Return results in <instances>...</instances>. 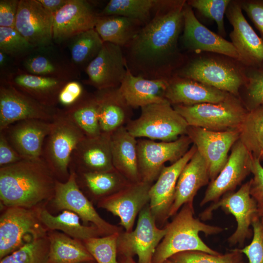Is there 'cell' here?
Wrapping results in <instances>:
<instances>
[{"label":"cell","mask_w":263,"mask_h":263,"mask_svg":"<svg viewBox=\"0 0 263 263\" xmlns=\"http://www.w3.org/2000/svg\"><path fill=\"white\" fill-rule=\"evenodd\" d=\"M253 156L239 139L231 149L227 161L216 178L210 181L200 206L217 201L224 195L234 191L251 173Z\"/></svg>","instance_id":"obj_15"},{"label":"cell","mask_w":263,"mask_h":263,"mask_svg":"<svg viewBox=\"0 0 263 263\" xmlns=\"http://www.w3.org/2000/svg\"><path fill=\"white\" fill-rule=\"evenodd\" d=\"M39 216L47 230H60L66 235L82 241L103 236L95 225L82 224L80 217L70 210H63L58 215L55 216L47 209L40 207Z\"/></svg>","instance_id":"obj_31"},{"label":"cell","mask_w":263,"mask_h":263,"mask_svg":"<svg viewBox=\"0 0 263 263\" xmlns=\"http://www.w3.org/2000/svg\"><path fill=\"white\" fill-rule=\"evenodd\" d=\"M168 84V79H150L135 75L128 67L119 88L127 103L133 109L167 100Z\"/></svg>","instance_id":"obj_27"},{"label":"cell","mask_w":263,"mask_h":263,"mask_svg":"<svg viewBox=\"0 0 263 263\" xmlns=\"http://www.w3.org/2000/svg\"><path fill=\"white\" fill-rule=\"evenodd\" d=\"M239 140L253 158L263 154V105L249 110L240 128Z\"/></svg>","instance_id":"obj_35"},{"label":"cell","mask_w":263,"mask_h":263,"mask_svg":"<svg viewBox=\"0 0 263 263\" xmlns=\"http://www.w3.org/2000/svg\"><path fill=\"white\" fill-rule=\"evenodd\" d=\"M94 261L90 262H87V263H93Z\"/></svg>","instance_id":"obj_59"},{"label":"cell","mask_w":263,"mask_h":263,"mask_svg":"<svg viewBox=\"0 0 263 263\" xmlns=\"http://www.w3.org/2000/svg\"><path fill=\"white\" fill-rule=\"evenodd\" d=\"M261 160H263V155L262 156L261 158Z\"/></svg>","instance_id":"obj_58"},{"label":"cell","mask_w":263,"mask_h":263,"mask_svg":"<svg viewBox=\"0 0 263 263\" xmlns=\"http://www.w3.org/2000/svg\"><path fill=\"white\" fill-rule=\"evenodd\" d=\"M69 0H38L48 11L53 15L66 4Z\"/></svg>","instance_id":"obj_52"},{"label":"cell","mask_w":263,"mask_h":263,"mask_svg":"<svg viewBox=\"0 0 263 263\" xmlns=\"http://www.w3.org/2000/svg\"><path fill=\"white\" fill-rule=\"evenodd\" d=\"M185 0H159L153 17L126 46L131 72L150 79L171 77L182 61L178 40L184 27Z\"/></svg>","instance_id":"obj_1"},{"label":"cell","mask_w":263,"mask_h":263,"mask_svg":"<svg viewBox=\"0 0 263 263\" xmlns=\"http://www.w3.org/2000/svg\"><path fill=\"white\" fill-rule=\"evenodd\" d=\"M53 19L38 0H20L15 28L34 47H44L53 39Z\"/></svg>","instance_id":"obj_19"},{"label":"cell","mask_w":263,"mask_h":263,"mask_svg":"<svg viewBox=\"0 0 263 263\" xmlns=\"http://www.w3.org/2000/svg\"><path fill=\"white\" fill-rule=\"evenodd\" d=\"M52 121L27 119L17 122L3 132L12 147L24 159L41 157L44 143Z\"/></svg>","instance_id":"obj_24"},{"label":"cell","mask_w":263,"mask_h":263,"mask_svg":"<svg viewBox=\"0 0 263 263\" xmlns=\"http://www.w3.org/2000/svg\"><path fill=\"white\" fill-rule=\"evenodd\" d=\"M14 83L19 90L40 103L53 107L64 82L52 76L22 74L17 76Z\"/></svg>","instance_id":"obj_32"},{"label":"cell","mask_w":263,"mask_h":263,"mask_svg":"<svg viewBox=\"0 0 263 263\" xmlns=\"http://www.w3.org/2000/svg\"><path fill=\"white\" fill-rule=\"evenodd\" d=\"M41 158L23 159L0 167V199L5 207L39 208L53 199L56 181Z\"/></svg>","instance_id":"obj_2"},{"label":"cell","mask_w":263,"mask_h":263,"mask_svg":"<svg viewBox=\"0 0 263 263\" xmlns=\"http://www.w3.org/2000/svg\"><path fill=\"white\" fill-rule=\"evenodd\" d=\"M137 140L125 126L111 134V147L114 168L130 183L141 181L137 156Z\"/></svg>","instance_id":"obj_29"},{"label":"cell","mask_w":263,"mask_h":263,"mask_svg":"<svg viewBox=\"0 0 263 263\" xmlns=\"http://www.w3.org/2000/svg\"><path fill=\"white\" fill-rule=\"evenodd\" d=\"M120 233L91 238L82 242L97 263H118L116 254Z\"/></svg>","instance_id":"obj_40"},{"label":"cell","mask_w":263,"mask_h":263,"mask_svg":"<svg viewBox=\"0 0 263 263\" xmlns=\"http://www.w3.org/2000/svg\"><path fill=\"white\" fill-rule=\"evenodd\" d=\"M250 180L242 185L237 191L225 194L217 201L212 203L200 214L201 219L207 220L211 218L214 210L221 208L226 214L234 216L237 228L228 239L230 245L238 244L242 245L253 235V230L250 226L258 214L256 203L250 194Z\"/></svg>","instance_id":"obj_9"},{"label":"cell","mask_w":263,"mask_h":263,"mask_svg":"<svg viewBox=\"0 0 263 263\" xmlns=\"http://www.w3.org/2000/svg\"><path fill=\"white\" fill-rule=\"evenodd\" d=\"M259 68L263 70V62Z\"/></svg>","instance_id":"obj_57"},{"label":"cell","mask_w":263,"mask_h":263,"mask_svg":"<svg viewBox=\"0 0 263 263\" xmlns=\"http://www.w3.org/2000/svg\"><path fill=\"white\" fill-rule=\"evenodd\" d=\"M59 110L44 105L11 84L0 88V132L20 121H52Z\"/></svg>","instance_id":"obj_12"},{"label":"cell","mask_w":263,"mask_h":263,"mask_svg":"<svg viewBox=\"0 0 263 263\" xmlns=\"http://www.w3.org/2000/svg\"><path fill=\"white\" fill-rule=\"evenodd\" d=\"M246 70L237 60L201 56L190 60L175 75L209 85L241 99L240 90L246 81Z\"/></svg>","instance_id":"obj_4"},{"label":"cell","mask_w":263,"mask_h":263,"mask_svg":"<svg viewBox=\"0 0 263 263\" xmlns=\"http://www.w3.org/2000/svg\"><path fill=\"white\" fill-rule=\"evenodd\" d=\"M165 227L166 234L155 250L151 263H163L173 255L188 251L220 254L208 246L199 234L201 232L206 236L217 234L223 228L206 224L195 218L193 203L184 204Z\"/></svg>","instance_id":"obj_3"},{"label":"cell","mask_w":263,"mask_h":263,"mask_svg":"<svg viewBox=\"0 0 263 263\" xmlns=\"http://www.w3.org/2000/svg\"><path fill=\"white\" fill-rule=\"evenodd\" d=\"M141 25L137 20L122 16L98 17L94 29L104 42L122 47L133 39Z\"/></svg>","instance_id":"obj_33"},{"label":"cell","mask_w":263,"mask_h":263,"mask_svg":"<svg viewBox=\"0 0 263 263\" xmlns=\"http://www.w3.org/2000/svg\"><path fill=\"white\" fill-rule=\"evenodd\" d=\"M75 174L80 176L82 183L87 189L100 199L120 190L131 183L115 169L105 172Z\"/></svg>","instance_id":"obj_34"},{"label":"cell","mask_w":263,"mask_h":263,"mask_svg":"<svg viewBox=\"0 0 263 263\" xmlns=\"http://www.w3.org/2000/svg\"><path fill=\"white\" fill-rule=\"evenodd\" d=\"M156 222L148 204L139 213L135 229L119 233L117 251L125 257L137 255L138 263H151L155 250L166 233V227L158 228Z\"/></svg>","instance_id":"obj_11"},{"label":"cell","mask_w":263,"mask_h":263,"mask_svg":"<svg viewBox=\"0 0 263 263\" xmlns=\"http://www.w3.org/2000/svg\"><path fill=\"white\" fill-rule=\"evenodd\" d=\"M64 112L85 136L94 137L101 133L98 121V105L94 95Z\"/></svg>","instance_id":"obj_37"},{"label":"cell","mask_w":263,"mask_h":263,"mask_svg":"<svg viewBox=\"0 0 263 263\" xmlns=\"http://www.w3.org/2000/svg\"><path fill=\"white\" fill-rule=\"evenodd\" d=\"M261 218V222H262V227H263V217L260 218Z\"/></svg>","instance_id":"obj_56"},{"label":"cell","mask_w":263,"mask_h":263,"mask_svg":"<svg viewBox=\"0 0 263 263\" xmlns=\"http://www.w3.org/2000/svg\"><path fill=\"white\" fill-rule=\"evenodd\" d=\"M152 185L143 181L131 183L120 190L100 199L98 207L118 217L119 224L125 231H131L137 214L150 202L149 191Z\"/></svg>","instance_id":"obj_17"},{"label":"cell","mask_w":263,"mask_h":263,"mask_svg":"<svg viewBox=\"0 0 263 263\" xmlns=\"http://www.w3.org/2000/svg\"><path fill=\"white\" fill-rule=\"evenodd\" d=\"M35 48L15 28L0 27V50L4 53L15 55Z\"/></svg>","instance_id":"obj_44"},{"label":"cell","mask_w":263,"mask_h":263,"mask_svg":"<svg viewBox=\"0 0 263 263\" xmlns=\"http://www.w3.org/2000/svg\"><path fill=\"white\" fill-rule=\"evenodd\" d=\"M239 263H243V262H242L241 261V262H239Z\"/></svg>","instance_id":"obj_60"},{"label":"cell","mask_w":263,"mask_h":263,"mask_svg":"<svg viewBox=\"0 0 263 263\" xmlns=\"http://www.w3.org/2000/svg\"><path fill=\"white\" fill-rule=\"evenodd\" d=\"M196 150V147L193 144L182 158L169 166H164L156 181L151 185L149 205L156 221L164 222L169 217L179 175Z\"/></svg>","instance_id":"obj_22"},{"label":"cell","mask_w":263,"mask_h":263,"mask_svg":"<svg viewBox=\"0 0 263 263\" xmlns=\"http://www.w3.org/2000/svg\"><path fill=\"white\" fill-rule=\"evenodd\" d=\"M253 239L250 244L240 249L247 257L249 263H263V229L261 218L256 217L253 220Z\"/></svg>","instance_id":"obj_45"},{"label":"cell","mask_w":263,"mask_h":263,"mask_svg":"<svg viewBox=\"0 0 263 263\" xmlns=\"http://www.w3.org/2000/svg\"><path fill=\"white\" fill-rule=\"evenodd\" d=\"M24 159L10 145L4 133L0 132V167Z\"/></svg>","instance_id":"obj_51"},{"label":"cell","mask_w":263,"mask_h":263,"mask_svg":"<svg viewBox=\"0 0 263 263\" xmlns=\"http://www.w3.org/2000/svg\"><path fill=\"white\" fill-rule=\"evenodd\" d=\"M186 135L207 161L210 182L225 165L229 150L239 139L240 131L236 129L217 132L188 126Z\"/></svg>","instance_id":"obj_13"},{"label":"cell","mask_w":263,"mask_h":263,"mask_svg":"<svg viewBox=\"0 0 263 263\" xmlns=\"http://www.w3.org/2000/svg\"><path fill=\"white\" fill-rule=\"evenodd\" d=\"M187 2L202 15L214 20L219 35L223 38L225 36L224 18L231 0H190Z\"/></svg>","instance_id":"obj_43"},{"label":"cell","mask_w":263,"mask_h":263,"mask_svg":"<svg viewBox=\"0 0 263 263\" xmlns=\"http://www.w3.org/2000/svg\"><path fill=\"white\" fill-rule=\"evenodd\" d=\"M236 0H231L226 16L233 30L229 36L239 56V62L247 68H260L263 62V39L244 18Z\"/></svg>","instance_id":"obj_16"},{"label":"cell","mask_w":263,"mask_h":263,"mask_svg":"<svg viewBox=\"0 0 263 263\" xmlns=\"http://www.w3.org/2000/svg\"><path fill=\"white\" fill-rule=\"evenodd\" d=\"M85 136L82 130L65 112L59 110L52 121L51 128L45 138L41 157L58 180L64 182L68 180L72 153Z\"/></svg>","instance_id":"obj_5"},{"label":"cell","mask_w":263,"mask_h":263,"mask_svg":"<svg viewBox=\"0 0 263 263\" xmlns=\"http://www.w3.org/2000/svg\"><path fill=\"white\" fill-rule=\"evenodd\" d=\"M5 54L2 51H0V64L1 66L4 65L6 57Z\"/></svg>","instance_id":"obj_53"},{"label":"cell","mask_w":263,"mask_h":263,"mask_svg":"<svg viewBox=\"0 0 263 263\" xmlns=\"http://www.w3.org/2000/svg\"><path fill=\"white\" fill-rule=\"evenodd\" d=\"M191 140L187 135L170 142L137 140L138 167L141 181L152 184L158 177L165 163L173 164L190 149Z\"/></svg>","instance_id":"obj_10"},{"label":"cell","mask_w":263,"mask_h":263,"mask_svg":"<svg viewBox=\"0 0 263 263\" xmlns=\"http://www.w3.org/2000/svg\"><path fill=\"white\" fill-rule=\"evenodd\" d=\"M182 41L184 46L190 51L216 53L239 62V55L232 43L203 25L187 2L184 10Z\"/></svg>","instance_id":"obj_21"},{"label":"cell","mask_w":263,"mask_h":263,"mask_svg":"<svg viewBox=\"0 0 263 263\" xmlns=\"http://www.w3.org/2000/svg\"><path fill=\"white\" fill-rule=\"evenodd\" d=\"M141 114L125 126L134 137L170 142L186 135L188 126L184 118L167 100L141 108Z\"/></svg>","instance_id":"obj_6"},{"label":"cell","mask_w":263,"mask_h":263,"mask_svg":"<svg viewBox=\"0 0 263 263\" xmlns=\"http://www.w3.org/2000/svg\"><path fill=\"white\" fill-rule=\"evenodd\" d=\"M236 1L242 10L245 12L263 39V0Z\"/></svg>","instance_id":"obj_47"},{"label":"cell","mask_w":263,"mask_h":263,"mask_svg":"<svg viewBox=\"0 0 263 263\" xmlns=\"http://www.w3.org/2000/svg\"><path fill=\"white\" fill-rule=\"evenodd\" d=\"M39 208L5 207L0 217V259L25 244L47 235Z\"/></svg>","instance_id":"obj_8"},{"label":"cell","mask_w":263,"mask_h":263,"mask_svg":"<svg viewBox=\"0 0 263 263\" xmlns=\"http://www.w3.org/2000/svg\"><path fill=\"white\" fill-rule=\"evenodd\" d=\"M83 93L82 87L76 81L69 82L60 91L58 101L63 105L71 106L79 99Z\"/></svg>","instance_id":"obj_50"},{"label":"cell","mask_w":263,"mask_h":263,"mask_svg":"<svg viewBox=\"0 0 263 263\" xmlns=\"http://www.w3.org/2000/svg\"><path fill=\"white\" fill-rule=\"evenodd\" d=\"M246 79L242 100L248 111L263 105V70L259 68H247Z\"/></svg>","instance_id":"obj_42"},{"label":"cell","mask_w":263,"mask_h":263,"mask_svg":"<svg viewBox=\"0 0 263 263\" xmlns=\"http://www.w3.org/2000/svg\"><path fill=\"white\" fill-rule=\"evenodd\" d=\"M259 158L253 157L251 173L253 176L250 179V194L255 200L257 208L258 216L263 217V167Z\"/></svg>","instance_id":"obj_46"},{"label":"cell","mask_w":263,"mask_h":263,"mask_svg":"<svg viewBox=\"0 0 263 263\" xmlns=\"http://www.w3.org/2000/svg\"><path fill=\"white\" fill-rule=\"evenodd\" d=\"M98 16L84 0H69L54 14L53 38L61 41L95 27Z\"/></svg>","instance_id":"obj_23"},{"label":"cell","mask_w":263,"mask_h":263,"mask_svg":"<svg viewBox=\"0 0 263 263\" xmlns=\"http://www.w3.org/2000/svg\"><path fill=\"white\" fill-rule=\"evenodd\" d=\"M210 180L207 161L197 151L186 165L178 178L169 217L175 215L185 204L193 203L198 191Z\"/></svg>","instance_id":"obj_26"},{"label":"cell","mask_w":263,"mask_h":263,"mask_svg":"<svg viewBox=\"0 0 263 263\" xmlns=\"http://www.w3.org/2000/svg\"><path fill=\"white\" fill-rule=\"evenodd\" d=\"M115 169L111 147V134L85 136L74 150L70 158L69 172H105Z\"/></svg>","instance_id":"obj_20"},{"label":"cell","mask_w":263,"mask_h":263,"mask_svg":"<svg viewBox=\"0 0 263 263\" xmlns=\"http://www.w3.org/2000/svg\"><path fill=\"white\" fill-rule=\"evenodd\" d=\"M25 68L33 75H46L56 72L57 68L48 58L43 56H37L28 59Z\"/></svg>","instance_id":"obj_48"},{"label":"cell","mask_w":263,"mask_h":263,"mask_svg":"<svg viewBox=\"0 0 263 263\" xmlns=\"http://www.w3.org/2000/svg\"><path fill=\"white\" fill-rule=\"evenodd\" d=\"M122 47L104 42L97 56L86 68L89 82L97 90L119 87L128 70Z\"/></svg>","instance_id":"obj_18"},{"label":"cell","mask_w":263,"mask_h":263,"mask_svg":"<svg viewBox=\"0 0 263 263\" xmlns=\"http://www.w3.org/2000/svg\"><path fill=\"white\" fill-rule=\"evenodd\" d=\"M73 38L71 56L77 64L89 63L97 56L104 42L94 28L83 32Z\"/></svg>","instance_id":"obj_38"},{"label":"cell","mask_w":263,"mask_h":263,"mask_svg":"<svg viewBox=\"0 0 263 263\" xmlns=\"http://www.w3.org/2000/svg\"><path fill=\"white\" fill-rule=\"evenodd\" d=\"M231 94L200 82L174 75L168 79L165 98L171 105L192 106L219 103Z\"/></svg>","instance_id":"obj_25"},{"label":"cell","mask_w":263,"mask_h":263,"mask_svg":"<svg viewBox=\"0 0 263 263\" xmlns=\"http://www.w3.org/2000/svg\"><path fill=\"white\" fill-rule=\"evenodd\" d=\"M49 252L47 263H84L94 261L83 242L63 232L47 233Z\"/></svg>","instance_id":"obj_30"},{"label":"cell","mask_w":263,"mask_h":263,"mask_svg":"<svg viewBox=\"0 0 263 263\" xmlns=\"http://www.w3.org/2000/svg\"><path fill=\"white\" fill-rule=\"evenodd\" d=\"M123 263H136L132 259V257H126Z\"/></svg>","instance_id":"obj_54"},{"label":"cell","mask_w":263,"mask_h":263,"mask_svg":"<svg viewBox=\"0 0 263 263\" xmlns=\"http://www.w3.org/2000/svg\"><path fill=\"white\" fill-rule=\"evenodd\" d=\"M94 95L98 105L101 132L111 134L132 119V108L127 103L119 87L97 90Z\"/></svg>","instance_id":"obj_28"},{"label":"cell","mask_w":263,"mask_h":263,"mask_svg":"<svg viewBox=\"0 0 263 263\" xmlns=\"http://www.w3.org/2000/svg\"><path fill=\"white\" fill-rule=\"evenodd\" d=\"M172 106L188 126L217 132L239 129L248 111L242 100L232 94L219 103Z\"/></svg>","instance_id":"obj_7"},{"label":"cell","mask_w":263,"mask_h":263,"mask_svg":"<svg viewBox=\"0 0 263 263\" xmlns=\"http://www.w3.org/2000/svg\"><path fill=\"white\" fill-rule=\"evenodd\" d=\"M19 0H0V27L15 28Z\"/></svg>","instance_id":"obj_49"},{"label":"cell","mask_w":263,"mask_h":263,"mask_svg":"<svg viewBox=\"0 0 263 263\" xmlns=\"http://www.w3.org/2000/svg\"><path fill=\"white\" fill-rule=\"evenodd\" d=\"M49 252L48 236L28 243L0 260V263H47Z\"/></svg>","instance_id":"obj_39"},{"label":"cell","mask_w":263,"mask_h":263,"mask_svg":"<svg viewBox=\"0 0 263 263\" xmlns=\"http://www.w3.org/2000/svg\"><path fill=\"white\" fill-rule=\"evenodd\" d=\"M53 201L57 209L75 212L85 224L92 223L103 236L120 232L118 227L109 223L99 216L91 202L80 190L74 172H70L66 181H56Z\"/></svg>","instance_id":"obj_14"},{"label":"cell","mask_w":263,"mask_h":263,"mask_svg":"<svg viewBox=\"0 0 263 263\" xmlns=\"http://www.w3.org/2000/svg\"><path fill=\"white\" fill-rule=\"evenodd\" d=\"M240 249L225 254L212 255L200 251H188L176 253L169 259L174 263H239L242 261Z\"/></svg>","instance_id":"obj_41"},{"label":"cell","mask_w":263,"mask_h":263,"mask_svg":"<svg viewBox=\"0 0 263 263\" xmlns=\"http://www.w3.org/2000/svg\"><path fill=\"white\" fill-rule=\"evenodd\" d=\"M159 2L157 0H111L97 16H122L145 24L150 19L151 14Z\"/></svg>","instance_id":"obj_36"},{"label":"cell","mask_w":263,"mask_h":263,"mask_svg":"<svg viewBox=\"0 0 263 263\" xmlns=\"http://www.w3.org/2000/svg\"><path fill=\"white\" fill-rule=\"evenodd\" d=\"M163 263H174L173 262L170 260L168 259V260H166V261H165Z\"/></svg>","instance_id":"obj_55"}]
</instances>
